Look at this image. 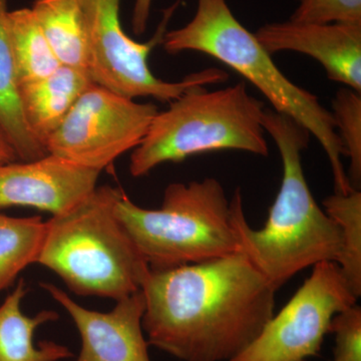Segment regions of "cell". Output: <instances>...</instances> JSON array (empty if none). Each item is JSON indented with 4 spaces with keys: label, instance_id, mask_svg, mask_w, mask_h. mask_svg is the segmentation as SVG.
<instances>
[{
    "label": "cell",
    "instance_id": "6da1fadb",
    "mask_svg": "<svg viewBox=\"0 0 361 361\" xmlns=\"http://www.w3.org/2000/svg\"><path fill=\"white\" fill-rule=\"evenodd\" d=\"M142 291L149 345L182 361H230L274 315L277 289L237 252L149 269Z\"/></svg>",
    "mask_w": 361,
    "mask_h": 361
},
{
    "label": "cell",
    "instance_id": "7a4b0ae2",
    "mask_svg": "<svg viewBox=\"0 0 361 361\" xmlns=\"http://www.w3.org/2000/svg\"><path fill=\"white\" fill-rule=\"evenodd\" d=\"M263 127L281 156V187L260 230L247 222L240 189L231 198L240 252L279 289L299 271L320 262H338L342 237L338 225L316 203L306 182L302 152L311 135L289 116L265 109Z\"/></svg>",
    "mask_w": 361,
    "mask_h": 361
},
{
    "label": "cell",
    "instance_id": "3957f363",
    "mask_svg": "<svg viewBox=\"0 0 361 361\" xmlns=\"http://www.w3.org/2000/svg\"><path fill=\"white\" fill-rule=\"evenodd\" d=\"M161 42L170 54L198 51L212 56L250 82L272 104V110L295 121L319 142L329 158L336 193L353 191L331 111L315 94L285 77L272 54L239 23L226 0H197L194 18L183 27L166 32Z\"/></svg>",
    "mask_w": 361,
    "mask_h": 361
},
{
    "label": "cell",
    "instance_id": "277c9868",
    "mask_svg": "<svg viewBox=\"0 0 361 361\" xmlns=\"http://www.w3.org/2000/svg\"><path fill=\"white\" fill-rule=\"evenodd\" d=\"M123 192L97 187L85 200L52 216L37 263L73 293L120 300L142 290L149 266L116 215Z\"/></svg>",
    "mask_w": 361,
    "mask_h": 361
},
{
    "label": "cell",
    "instance_id": "5b68a950",
    "mask_svg": "<svg viewBox=\"0 0 361 361\" xmlns=\"http://www.w3.org/2000/svg\"><path fill=\"white\" fill-rule=\"evenodd\" d=\"M265 109L244 82L224 89L188 90L154 116L130 156V175L142 177L161 164L225 149L268 156Z\"/></svg>",
    "mask_w": 361,
    "mask_h": 361
},
{
    "label": "cell",
    "instance_id": "8992f818",
    "mask_svg": "<svg viewBox=\"0 0 361 361\" xmlns=\"http://www.w3.org/2000/svg\"><path fill=\"white\" fill-rule=\"evenodd\" d=\"M115 211L151 269L195 264L240 252L231 201L214 178L169 185L163 204L155 210L135 205L123 193Z\"/></svg>",
    "mask_w": 361,
    "mask_h": 361
},
{
    "label": "cell",
    "instance_id": "52a82bcc",
    "mask_svg": "<svg viewBox=\"0 0 361 361\" xmlns=\"http://www.w3.org/2000/svg\"><path fill=\"white\" fill-rule=\"evenodd\" d=\"M84 13L89 37L90 80L96 85L130 97H154L172 102L188 90L220 84L228 73L211 68L191 73L180 82H165L156 78L149 66L152 49L163 42L169 18L175 6L164 16L158 32L149 42H135L123 30L121 0H78Z\"/></svg>",
    "mask_w": 361,
    "mask_h": 361
},
{
    "label": "cell",
    "instance_id": "ba28073f",
    "mask_svg": "<svg viewBox=\"0 0 361 361\" xmlns=\"http://www.w3.org/2000/svg\"><path fill=\"white\" fill-rule=\"evenodd\" d=\"M158 111L156 104L137 103L92 84L47 139L45 148L51 155L102 172L139 146Z\"/></svg>",
    "mask_w": 361,
    "mask_h": 361
},
{
    "label": "cell",
    "instance_id": "9c48e42d",
    "mask_svg": "<svg viewBox=\"0 0 361 361\" xmlns=\"http://www.w3.org/2000/svg\"><path fill=\"white\" fill-rule=\"evenodd\" d=\"M357 299L336 262L318 263L288 303L230 361H305L318 355L334 316Z\"/></svg>",
    "mask_w": 361,
    "mask_h": 361
},
{
    "label": "cell",
    "instance_id": "30bf717a",
    "mask_svg": "<svg viewBox=\"0 0 361 361\" xmlns=\"http://www.w3.org/2000/svg\"><path fill=\"white\" fill-rule=\"evenodd\" d=\"M73 318L80 351L73 361H151L142 329L146 300L142 290L116 301L110 312L82 307L56 285L40 283Z\"/></svg>",
    "mask_w": 361,
    "mask_h": 361
},
{
    "label": "cell",
    "instance_id": "8fae6325",
    "mask_svg": "<svg viewBox=\"0 0 361 361\" xmlns=\"http://www.w3.org/2000/svg\"><path fill=\"white\" fill-rule=\"evenodd\" d=\"M101 171L47 154L0 166V208L26 206L59 215L96 190Z\"/></svg>",
    "mask_w": 361,
    "mask_h": 361
},
{
    "label": "cell",
    "instance_id": "7c38bea8",
    "mask_svg": "<svg viewBox=\"0 0 361 361\" xmlns=\"http://www.w3.org/2000/svg\"><path fill=\"white\" fill-rule=\"evenodd\" d=\"M270 54L295 51L317 61L327 77L361 92V25L303 23L290 20L267 23L254 33Z\"/></svg>",
    "mask_w": 361,
    "mask_h": 361
},
{
    "label": "cell",
    "instance_id": "4fadbf2b",
    "mask_svg": "<svg viewBox=\"0 0 361 361\" xmlns=\"http://www.w3.org/2000/svg\"><path fill=\"white\" fill-rule=\"evenodd\" d=\"M92 84L89 73L61 66L42 80L20 85L26 123L44 147L80 94Z\"/></svg>",
    "mask_w": 361,
    "mask_h": 361
},
{
    "label": "cell",
    "instance_id": "5bb4252c",
    "mask_svg": "<svg viewBox=\"0 0 361 361\" xmlns=\"http://www.w3.org/2000/svg\"><path fill=\"white\" fill-rule=\"evenodd\" d=\"M27 293L25 281L0 306V361H65L73 357L68 346L54 341L35 342L37 329L59 318L56 311H40L30 317L21 311V301Z\"/></svg>",
    "mask_w": 361,
    "mask_h": 361
},
{
    "label": "cell",
    "instance_id": "9a60e30c",
    "mask_svg": "<svg viewBox=\"0 0 361 361\" xmlns=\"http://www.w3.org/2000/svg\"><path fill=\"white\" fill-rule=\"evenodd\" d=\"M8 11V0H0V128L20 160H37L49 153L30 132L23 115L20 82L7 30Z\"/></svg>",
    "mask_w": 361,
    "mask_h": 361
},
{
    "label": "cell",
    "instance_id": "2e32d148",
    "mask_svg": "<svg viewBox=\"0 0 361 361\" xmlns=\"http://www.w3.org/2000/svg\"><path fill=\"white\" fill-rule=\"evenodd\" d=\"M32 11L61 65L89 73V37L78 0H35Z\"/></svg>",
    "mask_w": 361,
    "mask_h": 361
},
{
    "label": "cell",
    "instance_id": "e0dca14e",
    "mask_svg": "<svg viewBox=\"0 0 361 361\" xmlns=\"http://www.w3.org/2000/svg\"><path fill=\"white\" fill-rule=\"evenodd\" d=\"M7 30L20 85L42 80L61 66L32 8L8 11Z\"/></svg>",
    "mask_w": 361,
    "mask_h": 361
},
{
    "label": "cell",
    "instance_id": "ac0fdd59",
    "mask_svg": "<svg viewBox=\"0 0 361 361\" xmlns=\"http://www.w3.org/2000/svg\"><path fill=\"white\" fill-rule=\"evenodd\" d=\"M45 229L47 222L39 216L18 218L0 214V292L28 265L37 263Z\"/></svg>",
    "mask_w": 361,
    "mask_h": 361
},
{
    "label": "cell",
    "instance_id": "d6986e66",
    "mask_svg": "<svg viewBox=\"0 0 361 361\" xmlns=\"http://www.w3.org/2000/svg\"><path fill=\"white\" fill-rule=\"evenodd\" d=\"M324 211L338 225L342 254L338 264L357 298L361 296V193H334L322 202Z\"/></svg>",
    "mask_w": 361,
    "mask_h": 361
},
{
    "label": "cell",
    "instance_id": "ffe728a7",
    "mask_svg": "<svg viewBox=\"0 0 361 361\" xmlns=\"http://www.w3.org/2000/svg\"><path fill=\"white\" fill-rule=\"evenodd\" d=\"M332 116L344 157L349 159L348 180L360 191L361 184V94L341 87L332 102Z\"/></svg>",
    "mask_w": 361,
    "mask_h": 361
},
{
    "label": "cell",
    "instance_id": "44dd1931",
    "mask_svg": "<svg viewBox=\"0 0 361 361\" xmlns=\"http://www.w3.org/2000/svg\"><path fill=\"white\" fill-rule=\"evenodd\" d=\"M290 20L361 25V0H298Z\"/></svg>",
    "mask_w": 361,
    "mask_h": 361
},
{
    "label": "cell",
    "instance_id": "7402d4cb",
    "mask_svg": "<svg viewBox=\"0 0 361 361\" xmlns=\"http://www.w3.org/2000/svg\"><path fill=\"white\" fill-rule=\"evenodd\" d=\"M329 332L336 339L332 361H361V307L357 303L334 316Z\"/></svg>",
    "mask_w": 361,
    "mask_h": 361
},
{
    "label": "cell",
    "instance_id": "603a6c76",
    "mask_svg": "<svg viewBox=\"0 0 361 361\" xmlns=\"http://www.w3.org/2000/svg\"><path fill=\"white\" fill-rule=\"evenodd\" d=\"M153 0H135L133 11L132 25L135 35H141L146 32Z\"/></svg>",
    "mask_w": 361,
    "mask_h": 361
},
{
    "label": "cell",
    "instance_id": "cb8c5ba5",
    "mask_svg": "<svg viewBox=\"0 0 361 361\" xmlns=\"http://www.w3.org/2000/svg\"><path fill=\"white\" fill-rule=\"evenodd\" d=\"M16 151L11 146V142L7 139L6 135L0 128V166L13 163L18 160Z\"/></svg>",
    "mask_w": 361,
    "mask_h": 361
},
{
    "label": "cell",
    "instance_id": "d4e9b609",
    "mask_svg": "<svg viewBox=\"0 0 361 361\" xmlns=\"http://www.w3.org/2000/svg\"><path fill=\"white\" fill-rule=\"evenodd\" d=\"M305 361H307V360H305Z\"/></svg>",
    "mask_w": 361,
    "mask_h": 361
}]
</instances>
